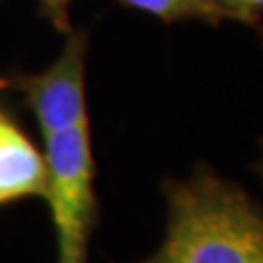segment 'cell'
<instances>
[{
    "label": "cell",
    "mask_w": 263,
    "mask_h": 263,
    "mask_svg": "<svg viewBox=\"0 0 263 263\" xmlns=\"http://www.w3.org/2000/svg\"><path fill=\"white\" fill-rule=\"evenodd\" d=\"M90 37L86 29H72L55 63L37 74L12 72L8 90H16L37 123L43 139L90 123L86 104V59Z\"/></svg>",
    "instance_id": "3"
},
{
    "label": "cell",
    "mask_w": 263,
    "mask_h": 263,
    "mask_svg": "<svg viewBox=\"0 0 263 263\" xmlns=\"http://www.w3.org/2000/svg\"><path fill=\"white\" fill-rule=\"evenodd\" d=\"M74 0H37V12L41 18H45L59 31V33H70V4Z\"/></svg>",
    "instance_id": "7"
},
{
    "label": "cell",
    "mask_w": 263,
    "mask_h": 263,
    "mask_svg": "<svg viewBox=\"0 0 263 263\" xmlns=\"http://www.w3.org/2000/svg\"><path fill=\"white\" fill-rule=\"evenodd\" d=\"M4 90H6V78L0 76V92H4Z\"/></svg>",
    "instance_id": "9"
},
{
    "label": "cell",
    "mask_w": 263,
    "mask_h": 263,
    "mask_svg": "<svg viewBox=\"0 0 263 263\" xmlns=\"http://www.w3.org/2000/svg\"><path fill=\"white\" fill-rule=\"evenodd\" d=\"M261 144H263V142H261ZM254 170L257 172V174H259V178L263 179V156H261V160H259V162H257V164L254 166Z\"/></svg>",
    "instance_id": "8"
},
{
    "label": "cell",
    "mask_w": 263,
    "mask_h": 263,
    "mask_svg": "<svg viewBox=\"0 0 263 263\" xmlns=\"http://www.w3.org/2000/svg\"><path fill=\"white\" fill-rule=\"evenodd\" d=\"M45 195V156L8 98L0 96V207Z\"/></svg>",
    "instance_id": "4"
},
{
    "label": "cell",
    "mask_w": 263,
    "mask_h": 263,
    "mask_svg": "<svg viewBox=\"0 0 263 263\" xmlns=\"http://www.w3.org/2000/svg\"><path fill=\"white\" fill-rule=\"evenodd\" d=\"M45 195L57 236V263H88L100 222L90 123L45 139Z\"/></svg>",
    "instance_id": "2"
},
{
    "label": "cell",
    "mask_w": 263,
    "mask_h": 263,
    "mask_svg": "<svg viewBox=\"0 0 263 263\" xmlns=\"http://www.w3.org/2000/svg\"><path fill=\"white\" fill-rule=\"evenodd\" d=\"M166 236L139 263H263V205L207 164L162 181Z\"/></svg>",
    "instance_id": "1"
},
{
    "label": "cell",
    "mask_w": 263,
    "mask_h": 263,
    "mask_svg": "<svg viewBox=\"0 0 263 263\" xmlns=\"http://www.w3.org/2000/svg\"><path fill=\"white\" fill-rule=\"evenodd\" d=\"M121 6L139 10L162 20L166 26L185 24V22H207L216 26L222 20H230L220 6L213 0H117Z\"/></svg>",
    "instance_id": "5"
},
{
    "label": "cell",
    "mask_w": 263,
    "mask_h": 263,
    "mask_svg": "<svg viewBox=\"0 0 263 263\" xmlns=\"http://www.w3.org/2000/svg\"><path fill=\"white\" fill-rule=\"evenodd\" d=\"M213 2L224 10L230 20L255 28L263 33V0H213Z\"/></svg>",
    "instance_id": "6"
}]
</instances>
